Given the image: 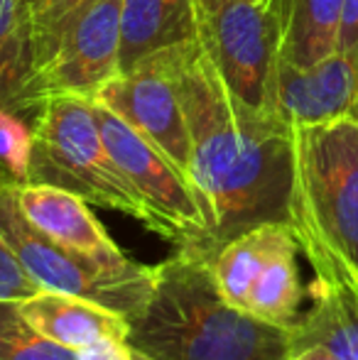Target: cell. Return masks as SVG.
<instances>
[{"label":"cell","mask_w":358,"mask_h":360,"mask_svg":"<svg viewBox=\"0 0 358 360\" xmlns=\"http://www.w3.org/2000/svg\"><path fill=\"white\" fill-rule=\"evenodd\" d=\"M258 3H260V5H263V8H268V5L272 3V0H258Z\"/></svg>","instance_id":"obj_26"},{"label":"cell","mask_w":358,"mask_h":360,"mask_svg":"<svg viewBox=\"0 0 358 360\" xmlns=\"http://www.w3.org/2000/svg\"><path fill=\"white\" fill-rule=\"evenodd\" d=\"M34 76V32L27 0H0V105L18 110Z\"/></svg>","instance_id":"obj_17"},{"label":"cell","mask_w":358,"mask_h":360,"mask_svg":"<svg viewBox=\"0 0 358 360\" xmlns=\"http://www.w3.org/2000/svg\"><path fill=\"white\" fill-rule=\"evenodd\" d=\"M79 360H133V348L123 338H101L77 351Z\"/></svg>","instance_id":"obj_22"},{"label":"cell","mask_w":358,"mask_h":360,"mask_svg":"<svg viewBox=\"0 0 358 360\" xmlns=\"http://www.w3.org/2000/svg\"><path fill=\"white\" fill-rule=\"evenodd\" d=\"M120 5L123 0H96L69 30L54 57L37 69L23 91L18 110H37L49 96L96 98L113 76H118Z\"/></svg>","instance_id":"obj_9"},{"label":"cell","mask_w":358,"mask_h":360,"mask_svg":"<svg viewBox=\"0 0 358 360\" xmlns=\"http://www.w3.org/2000/svg\"><path fill=\"white\" fill-rule=\"evenodd\" d=\"M27 3L32 13L34 72H37L54 57L69 30L96 0H27Z\"/></svg>","instance_id":"obj_18"},{"label":"cell","mask_w":358,"mask_h":360,"mask_svg":"<svg viewBox=\"0 0 358 360\" xmlns=\"http://www.w3.org/2000/svg\"><path fill=\"white\" fill-rule=\"evenodd\" d=\"M0 360H79V356L27 326L15 302L0 299Z\"/></svg>","instance_id":"obj_19"},{"label":"cell","mask_w":358,"mask_h":360,"mask_svg":"<svg viewBox=\"0 0 358 360\" xmlns=\"http://www.w3.org/2000/svg\"><path fill=\"white\" fill-rule=\"evenodd\" d=\"M37 292H39L37 282L27 275L23 262L13 252V248L0 236V299L3 302L20 304L23 299H30Z\"/></svg>","instance_id":"obj_21"},{"label":"cell","mask_w":358,"mask_h":360,"mask_svg":"<svg viewBox=\"0 0 358 360\" xmlns=\"http://www.w3.org/2000/svg\"><path fill=\"white\" fill-rule=\"evenodd\" d=\"M300 243L290 223H263L226 240L209 267L221 297L236 309L290 328L302 314Z\"/></svg>","instance_id":"obj_6"},{"label":"cell","mask_w":358,"mask_h":360,"mask_svg":"<svg viewBox=\"0 0 358 360\" xmlns=\"http://www.w3.org/2000/svg\"><path fill=\"white\" fill-rule=\"evenodd\" d=\"M0 236L39 289L89 299L128 321L148 304L155 265H143L130 257L103 260L59 245L25 218L15 189H0Z\"/></svg>","instance_id":"obj_5"},{"label":"cell","mask_w":358,"mask_h":360,"mask_svg":"<svg viewBox=\"0 0 358 360\" xmlns=\"http://www.w3.org/2000/svg\"><path fill=\"white\" fill-rule=\"evenodd\" d=\"M282 62L309 67L336 52L344 0H272Z\"/></svg>","instance_id":"obj_16"},{"label":"cell","mask_w":358,"mask_h":360,"mask_svg":"<svg viewBox=\"0 0 358 360\" xmlns=\"http://www.w3.org/2000/svg\"><path fill=\"white\" fill-rule=\"evenodd\" d=\"M96 101L120 115L189 176V125L174 79L172 49L145 59L133 72L113 76L96 94Z\"/></svg>","instance_id":"obj_10"},{"label":"cell","mask_w":358,"mask_h":360,"mask_svg":"<svg viewBox=\"0 0 358 360\" xmlns=\"http://www.w3.org/2000/svg\"><path fill=\"white\" fill-rule=\"evenodd\" d=\"M172 69L189 125V181L206 238L201 257L263 223H290L292 125L241 110L201 42L172 49Z\"/></svg>","instance_id":"obj_1"},{"label":"cell","mask_w":358,"mask_h":360,"mask_svg":"<svg viewBox=\"0 0 358 360\" xmlns=\"http://www.w3.org/2000/svg\"><path fill=\"white\" fill-rule=\"evenodd\" d=\"M290 360H341L339 356L329 351V348L319 346V343H309V346H297L292 348Z\"/></svg>","instance_id":"obj_23"},{"label":"cell","mask_w":358,"mask_h":360,"mask_svg":"<svg viewBox=\"0 0 358 360\" xmlns=\"http://www.w3.org/2000/svg\"><path fill=\"white\" fill-rule=\"evenodd\" d=\"M15 196L25 218L59 245L103 260L125 257L82 196L49 184H23L15 189Z\"/></svg>","instance_id":"obj_13"},{"label":"cell","mask_w":358,"mask_h":360,"mask_svg":"<svg viewBox=\"0 0 358 360\" xmlns=\"http://www.w3.org/2000/svg\"><path fill=\"white\" fill-rule=\"evenodd\" d=\"M307 297L309 307L290 326L292 348L319 343L341 360H358V294L314 277Z\"/></svg>","instance_id":"obj_15"},{"label":"cell","mask_w":358,"mask_h":360,"mask_svg":"<svg viewBox=\"0 0 358 360\" xmlns=\"http://www.w3.org/2000/svg\"><path fill=\"white\" fill-rule=\"evenodd\" d=\"M101 135L118 169L155 218V233L177 250L201 255L206 223L194 184L148 138L94 98Z\"/></svg>","instance_id":"obj_8"},{"label":"cell","mask_w":358,"mask_h":360,"mask_svg":"<svg viewBox=\"0 0 358 360\" xmlns=\"http://www.w3.org/2000/svg\"><path fill=\"white\" fill-rule=\"evenodd\" d=\"M27 184H49L118 211L155 233V218L118 169L101 135L94 98L49 96L34 110Z\"/></svg>","instance_id":"obj_4"},{"label":"cell","mask_w":358,"mask_h":360,"mask_svg":"<svg viewBox=\"0 0 358 360\" xmlns=\"http://www.w3.org/2000/svg\"><path fill=\"white\" fill-rule=\"evenodd\" d=\"M201 42L199 0H123L118 74L167 49Z\"/></svg>","instance_id":"obj_12"},{"label":"cell","mask_w":358,"mask_h":360,"mask_svg":"<svg viewBox=\"0 0 358 360\" xmlns=\"http://www.w3.org/2000/svg\"><path fill=\"white\" fill-rule=\"evenodd\" d=\"M356 69L339 49L309 67L277 62L272 108L287 125H314L356 115Z\"/></svg>","instance_id":"obj_11"},{"label":"cell","mask_w":358,"mask_h":360,"mask_svg":"<svg viewBox=\"0 0 358 360\" xmlns=\"http://www.w3.org/2000/svg\"><path fill=\"white\" fill-rule=\"evenodd\" d=\"M201 47L241 110L275 115L280 32L268 8L258 0H214L201 8Z\"/></svg>","instance_id":"obj_7"},{"label":"cell","mask_w":358,"mask_h":360,"mask_svg":"<svg viewBox=\"0 0 358 360\" xmlns=\"http://www.w3.org/2000/svg\"><path fill=\"white\" fill-rule=\"evenodd\" d=\"M214 0H199V8H206V5H211Z\"/></svg>","instance_id":"obj_25"},{"label":"cell","mask_w":358,"mask_h":360,"mask_svg":"<svg viewBox=\"0 0 358 360\" xmlns=\"http://www.w3.org/2000/svg\"><path fill=\"white\" fill-rule=\"evenodd\" d=\"M128 343L155 360H290V328L236 309L221 297L209 260L174 250L155 265L145 309Z\"/></svg>","instance_id":"obj_2"},{"label":"cell","mask_w":358,"mask_h":360,"mask_svg":"<svg viewBox=\"0 0 358 360\" xmlns=\"http://www.w3.org/2000/svg\"><path fill=\"white\" fill-rule=\"evenodd\" d=\"M133 348V346H130ZM133 360H155V358H150L148 353H143V351H138V348H133Z\"/></svg>","instance_id":"obj_24"},{"label":"cell","mask_w":358,"mask_h":360,"mask_svg":"<svg viewBox=\"0 0 358 360\" xmlns=\"http://www.w3.org/2000/svg\"><path fill=\"white\" fill-rule=\"evenodd\" d=\"M32 128L20 110L0 105V189H18L30 181Z\"/></svg>","instance_id":"obj_20"},{"label":"cell","mask_w":358,"mask_h":360,"mask_svg":"<svg viewBox=\"0 0 358 360\" xmlns=\"http://www.w3.org/2000/svg\"><path fill=\"white\" fill-rule=\"evenodd\" d=\"M18 314L44 338L72 351H82L101 338L128 341L130 321L110 309L89 299L64 292L39 289L30 299L18 304Z\"/></svg>","instance_id":"obj_14"},{"label":"cell","mask_w":358,"mask_h":360,"mask_svg":"<svg viewBox=\"0 0 358 360\" xmlns=\"http://www.w3.org/2000/svg\"><path fill=\"white\" fill-rule=\"evenodd\" d=\"M290 228L314 277L358 294V118L292 125Z\"/></svg>","instance_id":"obj_3"}]
</instances>
